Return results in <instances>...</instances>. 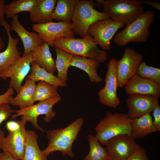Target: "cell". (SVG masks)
I'll use <instances>...</instances> for the list:
<instances>
[{
	"label": "cell",
	"instance_id": "obj_13",
	"mask_svg": "<svg viewBox=\"0 0 160 160\" xmlns=\"http://www.w3.org/2000/svg\"><path fill=\"white\" fill-rule=\"evenodd\" d=\"M142 60V55L132 48H126L122 58L117 62L118 87L125 86L129 80L136 74L138 66Z\"/></svg>",
	"mask_w": 160,
	"mask_h": 160
},
{
	"label": "cell",
	"instance_id": "obj_18",
	"mask_svg": "<svg viewBox=\"0 0 160 160\" xmlns=\"http://www.w3.org/2000/svg\"><path fill=\"white\" fill-rule=\"evenodd\" d=\"M12 19L11 30L15 31L20 38L24 47V54L34 52L43 43L37 33L25 29L20 22L18 15H16Z\"/></svg>",
	"mask_w": 160,
	"mask_h": 160
},
{
	"label": "cell",
	"instance_id": "obj_31",
	"mask_svg": "<svg viewBox=\"0 0 160 160\" xmlns=\"http://www.w3.org/2000/svg\"><path fill=\"white\" fill-rule=\"evenodd\" d=\"M136 74L160 85V69L159 68L148 66L145 62L142 61L138 66Z\"/></svg>",
	"mask_w": 160,
	"mask_h": 160
},
{
	"label": "cell",
	"instance_id": "obj_26",
	"mask_svg": "<svg viewBox=\"0 0 160 160\" xmlns=\"http://www.w3.org/2000/svg\"><path fill=\"white\" fill-rule=\"evenodd\" d=\"M31 71L28 78L35 82L43 81L52 84L57 88L58 87H66L67 84L60 81L57 77L50 73L33 61Z\"/></svg>",
	"mask_w": 160,
	"mask_h": 160
},
{
	"label": "cell",
	"instance_id": "obj_41",
	"mask_svg": "<svg viewBox=\"0 0 160 160\" xmlns=\"http://www.w3.org/2000/svg\"><path fill=\"white\" fill-rule=\"evenodd\" d=\"M5 43L2 41L1 38L0 36V52L5 46Z\"/></svg>",
	"mask_w": 160,
	"mask_h": 160
},
{
	"label": "cell",
	"instance_id": "obj_42",
	"mask_svg": "<svg viewBox=\"0 0 160 160\" xmlns=\"http://www.w3.org/2000/svg\"><path fill=\"white\" fill-rule=\"evenodd\" d=\"M106 160H110L109 159H106Z\"/></svg>",
	"mask_w": 160,
	"mask_h": 160
},
{
	"label": "cell",
	"instance_id": "obj_10",
	"mask_svg": "<svg viewBox=\"0 0 160 160\" xmlns=\"http://www.w3.org/2000/svg\"><path fill=\"white\" fill-rule=\"evenodd\" d=\"M105 145L110 160H125L141 148L131 135L125 134L111 138Z\"/></svg>",
	"mask_w": 160,
	"mask_h": 160
},
{
	"label": "cell",
	"instance_id": "obj_34",
	"mask_svg": "<svg viewBox=\"0 0 160 160\" xmlns=\"http://www.w3.org/2000/svg\"><path fill=\"white\" fill-rule=\"evenodd\" d=\"M125 160H149L144 148H141Z\"/></svg>",
	"mask_w": 160,
	"mask_h": 160
},
{
	"label": "cell",
	"instance_id": "obj_9",
	"mask_svg": "<svg viewBox=\"0 0 160 160\" xmlns=\"http://www.w3.org/2000/svg\"><path fill=\"white\" fill-rule=\"evenodd\" d=\"M117 60L111 58L107 64V70L105 79V85L98 93L99 102L110 108H116L120 100L117 95L118 79L116 73Z\"/></svg>",
	"mask_w": 160,
	"mask_h": 160
},
{
	"label": "cell",
	"instance_id": "obj_33",
	"mask_svg": "<svg viewBox=\"0 0 160 160\" xmlns=\"http://www.w3.org/2000/svg\"><path fill=\"white\" fill-rule=\"evenodd\" d=\"M14 89L10 87L4 94L0 95V104L5 103L10 104L11 100L13 98Z\"/></svg>",
	"mask_w": 160,
	"mask_h": 160
},
{
	"label": "cell",
	"instance_id": "obj_11",
	"mask_svg": "<svg viewBox=\"0 0 160 160\" xmlns=\"http://www.w3.org/2000/svg\"><path fill=\"white\" fill-rule=\"evenodd\" d=\"M32 28L44 42L52 47H54L53 41L57 39L74 38L75 33L71 23L61 21L51 22L43 24H34Z\"/></svg>",
	"mask_w": 160,
	"mask_h": 160
},
{
	"label": "cell",
	"instance_id": "obj_35",
	"mask_svg": "<svg viewBox=\"0 0 160 160\" xmlns=\"http://www.w3.org/2000/svg\"><path fill=\"white\" fill-rule=\"evenodd\" d=\"M153 116L154 117L153 124L156 130L160 131V106L159 104L156 106L153 111Z\"/></svg>",
	"mask_w": 160,
	"mask_h": 160
},
{
	"label": "cell",
	"instance_id": "obj_20",
	"mask_svg": "<svg viewBox=\"0 0 160 160\" xmlns=\"http://www.w3.org/2000/svg\"><path fill=\"white\" fill-rule=\"evenodd\" d=\"M100 63L95 60L88 57L73 55L70 64L85 71L88 75L90 81L98 83L103 81L97 73Z\"/></svg>",
	"mask_w": 160,
	"mask_h": 160
},
{
	"label": "cell",
	"instance_id": "obj_12",
	"mask_svg": "<svg viewBox=\"0 0 160 160\" xmlns=\"http://www.w3.org/2000/svg\"><path fill=\"white\" fill-rule=\"evenodd\" d=\"M33 61V52L23 55L6 70L0 73V79L10 78L9 87L17 94L20 91L25 79L31 70V64Z\"/></svg>",
	"mask_w": 160,
	"mask_h": 160
},
{
	"label": "cell",
	"instance_id": "obj_38",
	"mask_svg": "<svg viewBox=\"0 0 160 160\" xmlns=\"http://www.w3.org/2000/svg\"><path fill=\"white\" fill-rule=\"evenodd\" d=\"M141 4L145 3L147 4L155 9L158 10H160V3L157 1H139Z\"/></svg>",
	"mask_w": 160,
	"mask_h": 160
},
{
	"label": "cell",
	"instance_id": "obj_22",
	"mask_svg": "<svg viewBox=\"0 0 160 160\" xmlns=\"http://www.w3.org/2000/svg\"><path fill=\"white\" fill-rule=\"evenodd\" d=\"M26 132L24 153L22 160H48V156L38 145L37 134L35 132L28 129Z\"/></svg>",
	"mask_w": 160,
	"mask_h": 160
},
{
	"label": "cell",
	"instance_id": "obj_21",
	"mask_svg": "<svg viewBox=\"0 0 160 160\" xmlns=\"http://www.w3.org/2000/svg\"><path fill=\"white\" fill-rule=\"evenodd\" d=\"M36 82L27 78L17 95L11 100L9 104L20 109L34 104L33 98L36 89Z\"/></svg>",
	"mask_w": 160,
	"mask_h": 160
},
{
	"label": "cell",
	"instance_id": "obj_2",
	"mask_svg": "<svg viewBox=\"0 0 160 160\" xmlns=\"http://www.w3.org/2000/svg\"><path fill=\"white\" fill-rule=\"evenodd\" d=\"M53 44L55 47L72 55L92 58L100 63L105 62L108 59L107 52L97 47L88 32L81 39L60 37L55 40Z\"/></svg>",
	"mask_w": 160,
	"mask_h": 160
},
{
	"label": "cell",
	"instance_id": "obj_5",
	"mask_svg": "<svg viewBox=\"0 0 160 160\" xmlns=\"http://www.w3.org/2000/svg\"><path fill=\"white\" fill-rule=\"evenodd\" d=\"M96 3L91 0H76V4L71 24L74 33L81 38L85 37L89 27L98 20L110 18L103 12L94 8Z\"/></svg>",
	"mask_w": 160,
	"mask_h": 160
},
{
	"label": "cell",
	"instance_id": "obj_19",
	"mask_svg": "<svg viewBox=\"0 0 160 160\" xmlns=\"http://www.w3.org/2000/svg\"><path fill=\"white\" fill-rule=\"evenodd\" d=\"M56 0H37L36 6L30 14L31 21L34 24H43L52 22V16Z\"/></svg>",
	"mask_w": 160,
	"mask_h": 160
},
{
	"label": "cell",
	"instance_id": "obj_6",
	"mask_svg": "<svg viewBox=\"0 0 160 160\" xmlns=\"http://www.w3.org/2000/svg\"><path fill=\"white\" fill-rule=\"evenodd\" d=\"M103 12L115 21L124 22L128 25L134 21L144 11L139 1L135 0L104 1Z\"/></svg>",
	"mask_w": 160,
	"mask_h": 160
},
{
	"label": "cell",
	"instance_id": "obj_36",
	"mask_svg": "<svg viewBox=\"0 0 160 160\" xmlns=\"http://www.w3.org/2000/svg\"><path fill=\"white\" fill-rule=\"evenodd\" d=\"M6 127L9 132L17 131L21 127L20 121H9L7 123Z\"/></svg>",
	"mask_w": 160,
	"mask_h": 160
},
{
	"label": "cell",
	"instance_id": "obj_28",
	"mask_svg": "<svg viewBox=\"0 0 160 160\" xmlns=\"http://www.w3.org/2000/svg\"><path fill=\"white\" fill-rule=\"evenodd\" d=\"M37 0H17L6 5L5 15L8 18L24 12L31 13L34 8Z\"/></svg>",
	"mask_w": 160,
	"mask_h": 160
},
{
	"label": "cell",
	"instance_id": "obj_25",
	"mask_svg": "<svg viewBox=\"0 0 160 160\" xmlns=\"http://www.w3.org/2000/svg\"><path fill=\"white\" fill-rule=\"evenodd\" d=\"M76 4V0H57L52 19L71 23Z\"/></svg>",
	"mask_w": 160,
	"mask_h": 160
},
{
	"label": "cell",
	"instance_id": "obj_27",
	"mask_svg": "<svg viewBox=\"0 0 160 160\" xmlns=\"http://www.w3.org/2000/svg\"><path fill=\"white\" fill-rule=\"evenodd\" d=\"M55 49L57 57L55 64L57 71V77L60 81L66 84L68 70L73 55L57 47H55Z\"/></svg>",
	"mask_w": 160,
	"mask_h": 160
},
{
	"label": "cell",
	"instance_id": "obj_16",
	"mask_svg": "<svg viewBox=\"0 0 160 160\" xmlns=\"http://www.w3.org/2000/svg\"><path fill=\"white\" fill-rule=\"evenodd\" d=\"M2 25L5 28L8 37V44L6 49L0 52V73L4 72L21 57L17 47L20 39L13 38L11 33V25L4 20Z\"/></svg>",
	"mask_w": 160,
	"mask_h": 160
},
{
	"label": "cell",
	"instance_id": "obj_4",
	"mask_svg": "<svg viewBox=\"0 0 160 160\" xmlns=\"http://www.w3.org/2000/svg\"><path fill=\"white\" fill-rule=\"evenodd\" d=\"M132 120L127 114L107 111L105 117L95 128V137L101 145H104L108 140L116 136L131 135Z\"/></svg>",
	"mask_w": 160,
	"mask_h": 160
},
{
	"label": "cell",
	"instance_id": "obj_32",
	"mask_svg": "<svg viewBox=\"0 0 160 160\" xmlns=\"http://www.w3.org/2000/svg\"><path fill=\"white\" fill-rule=\"evenodd\" d=\"M15 111L11 109L8 103L0 104V125L3 121L7 120Z\"/></svg>",
	"mask_w": 160,
	"mask_h": 160
},
{
	"label": "cell",
	"instance_id": "obj_30",
	"mask_svg": "<svg viewBox=\"0 0 160 160\" xmlns=\"http://www.w3.org/2000/svg\"><path fill=\"white\" fill-rule=\"evenodd\" d=\"M57 88L50 83L43 81H38L33 98L34 103L43 101L51 98L57 97L60 95Z\"/></svg>",
	"mask_w": 160,
	"mask_h": 160
},
{
	"label": "cell",
	"instance_id": "obj_39",
	"mask_svg": "<svg viewBox=\"0 0 160 160\" xmlns=\"http://www.w3.org/2000/svg\"><path fill=\"white\" fill-rule=\"evenodd\" d=\"M0 160H18L7 152H3L0 153Z\"/></svg>",
	"mask_w": 160,
	"mask_h": 160
},
{
	"label": "cell",
	"instance_id": "obj_14",
	"mask_svg": "<svg viewBox=\"0 0 160 160\" xmlns=\"http://www.w3.org/2000/svg\"><path fill=\"white\" fill-rule=\"evenodd\" d=\"M159 98L151 95H130L126 100L129 110L127 115L131 119L150 114L159 104Z\"/></svg>",
	"mask_w": 160,
	"mask_h": 160
},
{
	"label": "cell",
	"instance_id": "obj_17",
	"mask_svg": "<svg viewBox=\"0 0 160 160\" xmlns=\"http://www.w3.org/2000/svg\"><path fill=\"white\" fill-rule=\"evenodd\" d=\"M124 89L127 95H151L159 97L160 96V85L153 81L142 78L137 74L127 81Z\"/></svg>",
	"mask_w": 160,
	"mask_h": 160
},
{
	"label": "cell",
	"instance_id": "obj_23",
	"mask_svg": "<svg viewBox=\"0 0 160 160\" xmlns=\"http://www.w3.org/2000/svg\"><path fill=\"white\" fill-rule=\"evenodd\" d=\"M131 127V136L135 139L143 138L157 131L153 124L152 116L149 113L132 119Z\"/></svg>",
	"mask_w": 160,
	"mask_h": 160
},
{
	"label": "cell",
	"instance_id": "obj_15",
	"mask_svg": "<svg viewBox=\"0 0 160 160\" xmlns=\"http://www.w3.org/2000/svg\"><path fill=\"white\" fill-rule=\"evenodd\" d=\"M21 127L18 130L9 132L4 138L2 146L3 152H7L18 160L23 158L26 139V121L20 120Z\"/></svg>",
	"mask_w": 160,
	"mask_h": 160
},
{
	"label": "cell",
	"instance_id": "obj_29",
	"mask_svg": "<svg viewBox=\"0 0 160 160\" xmlns=\"http://www.w3.org/2000/svg\"><path fill=\"white\" fill-rule=\"evenodd\" d=\"M87 138L89 143V150L84 160H106L109 159L106 148L102 146L95 136L89 135Z\"/></svg>",
	"mask_w": 160,
	"mask_h": 160
},
{
	"label": "cell",
	"instance_id": "obj_24",
	"mask_svg": "<svg viewBox=\"0 0 160 160\" xmlns=\"http://www.w3.org/2000/svg\"><path fill=\"white\" fill-rule=\"evenodd\" d=\"M33 61L47 72L53 74L57 70L55 61L50 52L49 45L45 42L33 52Z\"/></svg>",
	"mask_w": 160,
	"mask_h": 160
},
{
	"label": "cell",
	"instance_id": "obj_1",
	"mask_svg": "<svg viewBox=\"0 0 160 160\" xmlns=\"http://www.w3.org/2000/svg\"><path fill=\"white\" fill-rule=\"evenodd\" d=\"M84 122L83 118H79L65 128L46 131L49 143L43 151L47 156L59 151L63 156L67 155L73 157L72 145L77 138Z\"/></svg>",
	"mask_w": 160,
	"mask_h": 160
},
{
	"label": "cell",
	"instance_id": "obj_8",
	"mask_svg": "<svg viewBox=\"0 0 160 160\" xmlns=\"http://www.w3.org/2000/svg\"><path fill=\"white\" fill-rule=\"evenodd\" d=\"M126 25L122 21H115L109 18L97 21L89 27L88 32L96 45L105 51L111 49V41L117 31Z\"/></svg>",
	"mask_w": 160,
	"mask_h": 160
},
{
	"label": "cell",
	"instance_id": "obj_37",
	"mask_svg": "<svg viewBox=\"0 0 160 160\" xmlns=\"http://www.w3.org/2000/svg\"><path fill=\"white\" fill-rule=\"evenodd\" d=\"M6 5L4 0H0V25H2L4 20Z\"/></svg>",
	"mask_w": 160,
	"mask_h": 160
},
{
	"label": "cell",
	"instance_id": "obj_7",
	"mask_svg": "<svg viewBox=\"0 0 160 160\" xmlns=\"http://www.w3.org/2000/svg\"><path fill=\"white\" fill-rule=\"evenodd\" d=\"M61 97L59 96L39 102L36 104L22 109L15 110L14 114H12L11 118L15 119L21 116V120L31 123L36 129L42 131L43 128L38 124V117L41 115H45L43 120L46 123H50L56 115L52 109L54 106L60 101Z\"/></svg>",
	"mask_w": 160,
	"mask_h": 160
},
{
	"label": "cell",
	"instance_id": "obj_40",
	"mask_svg": "<svg viewBox=\"0 0 160 160\" xmlns=\"http://www.w3.org/2000/svg\"><path fill=\"white\" fill-rule=\"evenodd\" d=\"M5 137L4 131L2 129H0V153H1V150H2L3 141Z\"/></svg>",
	"mask_w": 160,
	"mask_h": 160
},
{
	"label": "cell",
	"instance_id": "obj_3",
	"mask_svg": "<svg viewBox=\"0 0 160 160\" xmlns=\"http://www.w3.org/2000/svg\"><path fill=\"white\" fill-rule=\"evenodd\" d=\"M155 13L148 10L139 15L122 31L116 34L113 41L117 45L124 47L130 42L143 43L149 37V28L154 22Z\"/></svg>",
	"mask_w": 160,
	"mask_h": 160
}]
</instances>
